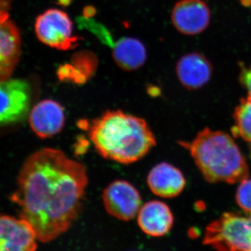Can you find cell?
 I'll return each mask as SVG.
<instances>
[{
	"instance_id": "18",
	"label": "cell",
	"mask_w": 251,
	"mask_h": 251,
	"mask_svg": "<svg viewBox=\"0 0 251 251\" xmlns=\"http://www.w3.org/2000/svg\"><path fill=\"white\" fill-rule=\"evenodd\" d=\"M240 81L247 89L249 97L251 98V67L243 69L241 72Z\"/></svg>"
},
{
	"instance_id": "6",
	"label": "cell",
	"mask_w": 251,
	"mask_h": 251,
	"mask_svg": "<svg viewBox=\"0 0 251 251\" xmlns=\"http://www.w3.org/2000/svg\"><path fill=\"white\" fill-rule=\"evenodd\" d=\"M31 88L23 80L0 82V127L24 121L30 110Z\"/></svg>"
},
{
	"instance_id": "5",
	"label": "cell",
	"mask_w": 251,
	"mask_h": 251,
	"mask_svg": "<svg viewBox=\"0 0 251 251\" xmlns=\"http://www.w3.org/2000/svg\"><path fill=\"white\" fill-rule=\"evenodd\" d=\"M34 29L39 41L59 50L75 49L80 41L74 34L73 23L69 15L60 9H49L39 15Z\"/></svg>"
},
{
	"instance_id": "20",
	"label": "cell",
	"mask_w": 251,
	"mask_h": 251,
	"mask_svg": "<svg viewBox=\"0 0 251 251\" xmlns=\"http://www.w3.org/2000/svg\"><path fill=\"white\" fill-rule=\"evenodd\" d=\"M241 2L246 7H251V0H241Z\"/></svg>"
},
{
	"instance_id": "13",
	"label": "cell",
	"mask_w": 251,
	"mask_h": 251,
	"mask_svg": "<svg viewBox=\"0 0 251 251\" xmlns=\"http://www.w3.org/2000/svg\"><path fill=\"white\" fill-rule=\"evenodd\" d=\"M151 192L159 197L172 198L179 196L186 186L181 172L169 163H160L153 167L148 176Z\"/></svg>"
},
{
	"instance_id": "2",
	"label": "cell",
	"mask_w": 251,
	"mask_h": 251,
	"mask_svg": "<svg viewBox=\"0 0 251 251\" xmlns=\"http://www.w3.org/2000/svg\"><path fill=\"white\" fill-rule=\"evenodd\" d=\"M89 137L97 152L122 164L139 161L156 146L148 123L122 110H108L91 122Z\"/></svg>"
},
{
	"instance_id": "15",
	"label": "cell",
	"mask_w": 251,
	"mask_h": 251,
	"mask_svg": "<svg viewBox=\"0 0 251 251\" xmlns=\"http://www.w3.org/2000/svg\"><path fill=\"white\" fill-rule=\"evenodd\" d=\"M112 57L122 70L133 72L143 67L147 59V50L135 38L126 37L117 41L112 49Z\"/></svg>"
},
{
	"instance_id": "16",
	"label": "cell",
	"mask_w": 251,
	"mask_h": 251,
	"mask_svg": "<svg viewBox=\"0 0 251 251\" xmlns=\"http://www.w3.org/2000/svg\"><path fill=\"white\" fill-rule=\"evenodd\" d=\"M232 133L251 143V98L243 99L234 110Z\"/></svg>"
},
{
	"instance_id": "4",
	"label": "cell",
	"mask_w": 251,
	"mask_h": 251,
	"mask_svg": "<svg viewBox=\"0 0 251 251\" xmlns=\"http://www.w3.org/2000/svg\"><path fill=\"white\" fill-rule=\"evenodd\" d=\"M203 243L216 250L251 251V214H223L206 227Z\"/></svg>"
},
{
	"instance_id": "10",
	"label": "cell",
	"mask_w": 251,
	"mask_h": 251,
	"mask_svg": "<svg viewBox=\"0 0 251 251\" xmlns=\"http://www.w3.org/2000/svg\"><path fill=\"white\" fill-rule=\"evenodd\" d=\"M31 130L42 139L58 134L65 124V115L62 105L51 99L36 104L29 112Z\"/></svg>"
},
{
	"instance_id": "17",
	"label": "cell",
	"mask_w": 251,
	"mask_h": 251,
	"mask_svg": "<svg viewBox=\"0 0 251 251\" xmlns=\"http://www.w3.org/2000/svg\"><path fill=\"white\" fill-rule=\"evenodd\" d=\"M236 201L241 209L248 214H251V179L247 178L239 182Z\"/></svg>"
},
{
	"instance_id": "9",
	"label": "cell",
	"mask_w": 251,
	"mask_h": 251,
	"mask_svg": "<svg viewBox=\"0 0 251 251\" xmlns=\"http://www.w3.org/2000/svg\"><path fill=\"white\" fill-rule=\"evenodd\" d=\"M37 236L27 221L0 214V251H33Z\"/></svg>"
},
{
	"instance_id": "7",
	"label": "cell",
	"mask_w": 251,
	"mask_h": 251,
	"mask_svg": "<svg viewBox=\"0 0 251 251\" xmlns=\"http://www.w3.org/2000/svg\"><path fill=\"white\" fill-rule=\"evenodd\" d=\"M102 200L107 212L124 221L134 219L142 206L139 191L125 180H116L109 184L103 191Z\"/></svg>"
},
{
	"instance_id": "12",
	"label": "cell",
	"mask_w": 251,
	"mask_h": 251,
	"mask_svg": "<svg viewBox=\"0 0 251 251\" xmlns=\"http://www.w3.org/2000/svg\"><path fill=\"white\" fill-rule=\"evenodd\" d=\"M174 224V216L169 206L158 201H150L140 208L138 224L144 233L151 237H163Z\"/></svg>"
},
{
	"instance_id": "14",
	"label": "cell",
	"mask_w": 251,
	"mask_h": 251,
	"mask_svg": "<svg viewBox=\"0 0 251 251\" xmlns=\"http://www.w3.org/2000/svg\"><path fill=\"white\" fill-rule=\"evenodd\" d=\"M21 52L19 30L11 21L0 23V82L9 78Z\"/></svg>"
},
{
	"instance_id": "11",
	"label": "cell",
	"mask_w": 251,
	"mask_h": 251,
	"mask_svg": "<svg viewBox=\"0 0 251 251\" xmlns=\"http://www.w3.org/2000/svg\"><path fill=\"white\" fill-rule=\"evenodd\" d=\"M180 83L188 90H196L210 80L213 67L202 54L191 52L182 56L176 66Z\"/></svg>"
},
{
	"instance_id": "8",
	"label": "cell",
	"mask_w": 251,
	"mask_h": 251,
	"mask_svg": "<svg viewBox=\"0 0 251 251\" xmlns=\"http://www.w3.org/2000/svg\"><path fill=\"white\" fill-rule=\"evenodd\" d=\"M210 10L202 0H181L175 5L171 20L174 27L185 35H196L210 23Z\"/></svg>"
},
{
	"instance_id": "19",
	"label": "cell",
	"mask_w": 251,
	"mask_h": 251,
	"mask_svg": "<svg viewBox=\"0 0 251 251\" xmlns=\"http://www.w3.org/2000/svg\"><path fill=\"white\" fill-rule=\"evenodd\" d=\"M10 5V0H0V23L7 21Z\"/></svg>"
},
{
	"instance_id": "1",
	"label": "cell",
	"mask_w": 251,
	"mask_h": 251,
	"mask_svg": "<svg viewBox=\"0 0 251 251\" xmlns=\"http://www.w3.org/2000/svg\"><path fill=\"white\" fill-rule=\"evenodd\" d=\"M87 184L84 165L61 150L44 148L25 162L11 201L20 206L21 219L32 226L38 240L48 243L72 227Z\"/></svg>"
},
{
	"instance_id": "3",
	"label": "cell",
	"mask_w": 251,
	"mask_h": 251,
	"mask_svg": "<svg viewBox=\"0 0 251 251\" xmlns=\"http://www.w3.org/2000/svg\"><path fill=\"white\" fill-rule=\"evenodd\" d=\"M210 183H239L249 176V167L230 135L205 128L193 141L180 142Z\"/></svg>"
}]
</instances>
